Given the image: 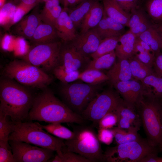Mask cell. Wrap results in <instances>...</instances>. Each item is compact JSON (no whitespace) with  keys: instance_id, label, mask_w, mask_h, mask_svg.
<instances>
[{"instance_id":"obj_1","label":"cell","mask_w":162,"mask_h":162,"mask_svg":"<svg viewBox=\"0 0 162 162\" xmlns=\"http://www.w3.org/2000/svg\"><path fill=\"white\" fill-rule=\"evenodd\" d=\"M28 117L31 120L49 123L82 124L84 118L58 99L50 90L44 89L35 96Z\"/></svg>"},{"instance_id":"obj_2","label":"cell","mask_w":162,"mask_h":162,"mask_svg":"<svg viewBox=\"0 0 162 162\" xmlns=\"http://www.w3.org/2000/svg\"><path fill=\"white\" fill-rule=\"evenodd\" d=\"M35 96L23 85L5 77L0 81V110L15 122L28 117Z\"/></svg>"},{"instance_id":"obj_3","label":"cell","mask_w":162,"mask_h":162,"mask_svg":"<svg viewBox=\"0 0 162 162\" xmlns=\"http://www.w3.org/2000/svg\"><path fill=\"white\" fill-rule=\"evenodd\" d=\"M135 107L147 139L152 145L162 151V108L160 99L146 91Z\"/></svg>"},{"instance_id":"obj_4","label":"cell","mask_w":162,"mask_h":162,"mask_svg":"<svg viewBox=\"0 0 162 162\" xmlns=\"http://www.w3.org/2000/svg\"><path fill=\"white\" fill-rule=\"evenodd\" d=\"M36 122H15L14 130L9 135V140L26 142L56 152L61 156L65 146L64 140L54 137L43 130Z\"/></svg>"},{"instance_id":"obj_5","label":"cell","mask_w":162,"mask_h":162,"mask_svg":"<svg viewBox=\"0 0 162 162\" xmlns=\"http://www.w3.org/2000/svg\"><path fill=\"white\" fill-rule=\"evenodd\" d=\"M6 77L25 86L45 88L52 83L49 74L22 59H15L7 64L3 70Z\"/></svg>"},{"instance_id":"obj_6","label":"cell","mask_w":162,"mask_h":162,"mask_svg":"<svg viewBox=\"0 0 162 162\" xmlns=\"http://www.w3.org/2000/svg\"><path fill=\"white\" fill-rule=\"evenodd\" d=\"M75 135L72 139L64 141V148L92 162L104 161L100 142L94 131L89 127L74 128Z\"/></svg>"},{"instance_id":"obj_7","label":"cell","mask_w":162,"mask_h":162,"mask_svg":"<svg viewBox=\"0 0 162 162\" xmlns=\"http://www.w3.org/2000/svg\"><path fill=\"white\" fill-rule=\"evenodd\" d=\"M74 82L62 83L59 93L64 103L74 112L81 115L90 102L99 93L100 86L83 82Z\"/></svg>"},{"instance_id":"obj_8","label":"cell","mask_w":162,"mask_h":162,"mask_svg":"<svg viewBox=\"0 0 162 162\" xmlns=\"http://www.w3.org/2000/svg\"><path fill=\"white\" fill-rule=\"evenodd\" d=\"M160 152L147 139L142 138L108 148L104 154V161L109 162H139L148 154Z\"/></svg>"},{"instance_id":"obj_9","label":"cell","mask_w":162,"mask_h":162,"mask_svg":"<svg viewBox=\"0 0 162 162\" xmlns=\"http://www.w3.org/2000/svg\"><path fill=\"white\" fill-rule=\"evenodd\" d=\"M62 42H52L34 45L22 60L48 74L59 64Z\"/></svg>"},{"instance_id":"obj_10","label":"cell","mask_w":162,"mask_h":162,"mask_svg":"<svg viewBox=\"0 0 162 162\" xmlns=\"http://www.w3.org/2000/svg\"><path fill=\"white\" fill-rule=\"evenodd\" d=\"M110 89L98 93L82 112L84 119L98 124L107 113L114 111L122 100L118 93Z\"/></svg>"},{"instance_id":"obj_11","label":"cell","mask_w":162,"mask_h":162,"mask_svg":"<svg viewBox=\"0 0 162 162\" xmlns=\"http://www.w3.org/2000/svg\"><path fill=\"white\" fill-rule=\"evenodd\" d=\"M15 162H46L54 157V151L30 144L9 140Z\"/></svg>"},{"instance_id":"obj_12","label":"cell","mask_w":162,"mask_h":162,"mask_svg":"<svg viewBox=\"0 0 162 162\" xmlns=\"http://www.w3.org/2000/svg\"><path fill=\"white\" fill-rule=\"evenodd\" d=\"M90 61L89 58L79 52L70 42H62L58 65L69 70L80 71L86 65L87 66Z\"/></svg>"},{"instance_id":"obj_13","label":"cell","mask_w":162,"mask_h":162,"mask_svg":"<svg viewBox=\"0 0 162 162\" xmlns=\"http://www.w3.org/2000/svg\"><path fill=\"white\" fill-rule=\"evenodd\" d=\"M112 85L126 103L134 106L146 91L141 81L134 79Z\"/></svg>"},{"instance_id":"obj_14","label":"cell","mask_w":162,"mask_h":162,"mask_svg":"<svg viewBox=\"0 0 162 162\" xmlns=\"http://www.w3.org/2000/svg\"><path fill=\"white\" fill-rule=\"evenodd\" d=\"M115 111L118 118L117 127L137 131L140 129L141 121L135 106L128 104L122 99Z\"/></svg>"},{"instance_id":"obj_15","label":"cell","mask_w":162,"mask_h":162,"mask_svg":"<svg viewBox=\"0 0 162 162\" xmlns=\"http://www.w3.org/2000/svg\"><path fill=\"white\" fill-rule=\"evenodd\" d=\"M102 39L95 28L83 33L76 34L70 43L81 54L86 57L95 52Z\"/></svg>"},{"instance_id":"obj_16","label":"cell","mask_w":162,"mask_h":162,"mask_svg":"<svg viewBox=\"0 0 162 162\" xmlns=\"http://www.w3.org/2000/svg\"><path fill=\"white\" fill-rule=\"evenodd\" d=\"M68 8H64L56 20L55 27L62 42L72 41L76 37V28L68 13Z\"/></svg>"},{"instance_id":"obj_17","label":"cell","mask_w":162,"mask_h":162,"mask_svg":"<svg viewBox=\"0 0 162 162\" xmlns=\"http://www.w3.org/2000/svg\"><path fill=\"white\" fill-rule=\"evenodd\" d=\"M42 22L40 13L34 11L25 16L14 24V30L21 37L30 40Z\"/></svg>"},{"instance_id":"obj_18","label":"cell","mask_w":162,"mask_h":162,"mask_svg":"<svg viewBox=\"0 0 162 162\" xmlns=\"http://www.w3.org/2000/svg\"><path fill=\"white\" fill-rule=\"evenodd\" d=\"M130 13L128 27L136 38L154 25L141 8L137 7L131 10Z\"/></svg>"},{"instance_id":"obj_19","label":"cell","mask_w":162,"mask_h":162,"mask_svg":"<svg viewBox=\"0 0 162 162\" xmlns=\"http://www.w3.org/2000/svg\"><path fill=\"white\" fill-rule=\"evenodd\" d=\"M125 26L107 16L104 13L103 17L95 28L102 39L112 37H120L125 32Z\"/></svg>"},{"instance_id":"obj_20","label":"cell","mask_w":162,"mask_h":162,"mask_svg":"<svg viewBox=\"0 0 162 162\" xmlns=\"http://www.w3.org/2000/svg\"><path fill=\"white\" fill-rule=\"evenodd\" d=\"M112 84L116 82L134 79L128 59H118L106 74Z\"/></svg>"},{"instance_id":"obj_21","label":"cell","mask_w":162,"mask_h":162,"mask_svg":"<svg viewBox=\"0 0 162 162\" xmlns=\"http://www.w3.org/2000/svg\"><path fill=\"white\" fill-rule=\"evenodd\" d=\"M136 37L129 30L119 38L115 52L118 59H129L135 55L134 45Z\"/></svg>"},{"instance_id":"obj_22","label":"cell","mask_w":162,"mask_h":162,"mask_svg":"<svg viewBox=\"0 0 162 162\" xmlns=\"http://www.w3.org/2000/svg\"><path fill=\"white\" fill-rule=\"evenodd\" d=\"M58 37L55 26L42 22L30 40L34 45L56 41Z\"/></svg>"},{"instance_id":"obj_23","label":"cell","mask_w":162,"mask_h":162,"mask_svg":"<svg viewBox=\"0 0 162 162\" xmlns=\"http://www.w3.org/2000/svg\"><path fill=\"white\" fill-rule=\"evenodd\" d=\"M104 14L103 4L97 0L82 21L80 27V33L96 27L102 19Z\"/></svg>"},{"instance_id":"obj_24","label":"cell","mask_w":162,"mask_h":162,"mask_svg":"<svg viewBox=\"0 0 162 162\" xmlns=\"http://www.w3.org/2000/svg\"><path fill=\"white\" fill-rule=\"evenodd\" d=\"M104 12L108 17L127 26L131 13L124 10L115 0H102Z\"/></svg>"},{"instance_id":"obj_25","label":"cell","mask_w":162,"mask_h":162,"mask_svg":"<svg viewBox=\"0 0 162 162\" xmlns=\"http://www.w3.org/2000/svg\"><path fill=\"white\" fill-rule=\"evenodd\" d=\"M96 0H85L72 8H68L69 15L76 28L80 27L83 19Z\"/></svg>"},{"instance_id":"obj_26","label":"cell","mask_w":162,"mask_h":162,"mask_svg":"<svg viewBox=\"0 0 162 162\" xmlns=\"http://www.w3.org/2000/svg\"><path fill=\"white\" fill-rule=\"evenodd\" d=\"M137 38L146 43L155 55L162 50V39L155 24Z\"/></svg>"},{"instance_id":"obj_27","label":"cell","mask_w":162,"mask_h":162,"mask_svg":"<svg viewBox=\"0 0 162 162\" xmlns=\"http://www.w3.org/2000/svg\"><path fill=\"white\" fill-rule=\"evenodd\" d=\"M128 59L131 73L134 79L141 81L154 72L152 68L141 62L134 56Z\"/></svg>"},{"instance_id":"obj_28","label":"cell","mask_w":162,"mask_h":162,"mask_svg":"<svg viewBox=\"0 0 162 162\" xmlns=\"http://www.w3.org/2000/svg\"><path fill=\"white\" fill-rule=\"evenodd\" d=\"M116 57L115 51H114L93 59L89 62L84 70L93 69L101 71L110 68L116 62Z\"/></svg>"},{"instance_id":"obj_29","label":"cell","mask_w":162,"mask_h":162,"mask_svg":"<svg viewBox=\"0 0 162 162\" xmlns=\"http://www.w3.org/2000/svg\"><path fill=\"white\" fill-rule=\"evenodd\" d=\"M147 91L156 98H162V77L154 72L141 81Z\"/></svg>"},{"instance_id":"obj_30","label":"cell","mask_w":162,"mask_h":162,"mask_svg":"<svg viewBox=\"0 0 162 162\" xmlns=\"http://www.w3.org/2000/svg\"><path fill=\"white\" fill-rule=\"evenodd\" d=\"M36 123L48 133L52 134L56 137L65 140L73 138L75 135L72 131L66 127L62 125L61 123H50L46 125H42L38 122Z\"/></svg>"},{"instance_id":"obj_31","label":"cell","mask_w":162,"mask_h":162,"mask_svg":"<svg viewBox=\"0 0 162 162\" xmlns=\"http://www.w3.org/2000/svg\"><path fill=\"white\" fill-rule=\"evenodd\" d=\"M78 80L90 84L98 85L109 80V78L100 70L91 69L80 72Z\"/></svg>"},{"instance_id":"obj_32","label":"cell","mask_w":162,"mask_h":162,"mask_svg":"<svg viewBox=\"0 0 162 162\" xmlns=\"http://www.w3.org/2000/svg\"><path fill=\"white\" fill-rule=\"evenodd\" d=\"M111 129L117 144L137 140L141 138L138 134V131L134 129H125L117 126Z\"/></svg>"},{"instance_id":"obj_33","label":"cell","mask_w":162,"mask_h":162,"mask_svg":"<svg viewBox=\"0 0 162 162\" xmlns=\"http://www.w3.org/2000/svg\"><path fill=\"white\" fill-rule=\"evenodd\" d=\"M145 8L148 16L155 24L162 22V0H147Z\"/></svg>"},{"instance_id":"obj_34","label":"cell","mask_w":162,"mask_h":162,"mask_svg":"<svg viewBox=\"0 0 162 162\" xmlns=\"http://www.w3.org/2000/svg\"><path fill=\"white\" fill-rule=\"evenodd\" d=\"M15 122L0 110V141L8 142L10 134L14 130Z\"/></svg>"},{"instance_id":"obj_35","label":"cell","mask_w":162,"mask_h":162,"mask_svg":"<svg viewBox=\"0 0 162 162\" xmlns=\"http://www.w3.org/2000/svg\"><path fill=\"white\" fill-rule=\"evenodd\" d=\"M120 37H112L102 39L96 52L91 57L94 59L115 51Z\"/></svg>"},{"instance_id":"obj_36","label":"cell","mask_w":162,"mask_h":162,"mask_svg":"<svg viewBox=\"0 0 162 162\" xmlns=\"http://www.w3.org/2000/svg\"><path fill=\"white\" fill-rule=\"evenodd\" d=\"M55 76L62 83H69L78 80L80 72L68 70L58 65L52 71Z\"/></svg>"},{"instance_id":"obj_37","label":"cell","mask_w":162,"mask_h":162,"mask_svg":"<svg viewBox=\"0 0 162 162\" xmlns=\"http://www.w3.org/2000/svg\"><path fill=\"white\" fill-rule=\"evenodd\" d=\"M61 156L58 154L51 160L52 162H92L89 159L74 152L68 151L64 146L62 150Z\"/></svg>"},{"instance_id":"obj_38","label":"cell","mask_w":162,"mask_h":162,"mask_svg":"<svg viewBox=\"0 0 162 162\" xmlns=\"http://www.w3.org/2000/svg\"><path fill=\"white\" fill-rule=\"evenodd\" d=\"M17 5L11 2L5 3L0 10V23L2 26L9 28L15 13Z\"/></svg>"},{"instance_id":"obj_39","label":"cell","mask_w":162,"mask_h":162,"mask_svg":"<svg viewBox=\"0 0 162 162\" xmlns=\"http://www.w3.org/2000/svg\"><path fill=\"white\" fill-rule=\"evenodd\" d=\"M60 5L42 10L40 15L42 22L55 26L56 21L62 11Z\"/></svg>"},{"instance_id":"obj_40","label":"cell","mask_w":162,"mask_h":162,"mask_svg":"<svg viewBox=\"0 0 162 162\" xmlns=\"http://www.w3.org/2000/svg\"><path fill=\"white\" fill-rule=\"evenodd\" d=\"M118 118L115 110L110 112L104 116L99 121V128L111 129L117 125Z\"/></svg>"},{"instance_id":"obj_41","label":"cell","mask_w":162,"mask_h":162,"mask_svg":"<svg viewBox=\"0 0 162 162\" xmlns=\"http://www.w3.org/2000/svg\"><path fill=\"white\" fill-rule=\"evenodd\" d=\"M0 162H15L8 141H0Z\"/></svg>"},{"instance_id":"obj_42","label":"cell","mask_w":162,"mask_h":162,"mask_svg":"<svg viewBox=\"0 0 162 162\" xmlns=\"http://www.w3.org/2000/svg\"><path fill=\"white\" fill-rule=\"evenodd\" d=\"M34 6L23 4H18L15 13L9 28L20 21Z\"/></svg>"},{"instance_id":"obj_43","label":"cell","mask_w":162,"mask_h":162,"mask_svg":"<svg viewBox=\"0 0 162 162\" xmlns=\"http://www.w3.org/2000/svg\"><path fill=\"white\" fill-rule=\"evenodd\" d=\"M100 141L107 145H110L112 142L114 135L111 129L99 128L97 134Z\"/></svg>"},{"instance_id":"obj_44","label":"cell","mask_w":162,"mask_h":162,"mask_svg":"<svg viewBox=\"0 0 162 162\" xmlns=\"http://www.w3.org/2000/svg\"><path fill=\"white\" fill-rule=\"evenodd\" d=\"M134 56L141 62L153 68L155 56L152 52L146 50L137 53Z\"/></svg>"},{"instance_id":"obj_45","label":"cell","mask_w":162,"mask_h":162,"mask_svg":"<svg viewBox=\"0 0 162 162\" xmlns=\"http://www.w3.org/2000/svg\"><path fill=\"white\" fill-rule=\"evenodd\" d=\"M125 11L130 13L131 10L137 7L139 0H115Z\"/></svg>"},{"instance_id":"obj_46","label":"cell","mask_w":162,"mask_h":162,"mask_svg":"<svg viewBox=\"0 0 162 162\" xmlns=\"http://www.w3.org/2000/svg\"><path fill=\"white\" fill-rule=\"evenodd\" d=\"M153 69L154 72L162 77V51L155 55Z\"/></svg>"},{"instance_id":"obj_47","label":"cell","mask_w":162,"mask_h":162,"mask_svg":"<svg viewBox=\"0 0 162 162\" xmlns=\"http://www.w3.org/2000/svg\"><path fill=\"white\" fill-rule=\"evenodd\" d=\"M14 43L16 51L18 49V52L20 54H23L24 56L29 51L26 49L27 44L24 38L20 37L15 39Z\"/></svg>"},{"instance_id":"obj_48","label":"cell","mask_w":162,"mask_h":162,"mask_svg":"<svg viewBox=\"0 0 162 162\" xmlns=\"http://www.w3.org/2000/svg\"><path fill=\"white\" fill-rule=\"evenodd\" d=\"M15 40L13 37L9 34L5 35L2 41V47L4 50H9L10 48V46H13Z\"/></svg>"},{"instance_id":"obj_49","label":"cell","mask_w":162,"mask_h":162,"mask_svg":"<svg viewBox=\"0 0 162 162\" xmlns=\"http://www.w3.org/2000/svg\"><path fill=\"white\" fill-rule=\"evenodd\" d=\"M158 153L149 154L141 159L139 162H162V157L158 156Z\"/></svg>"},{"instance_id":"obj_50","label":"cell","mask_w":162,"mask_h":162,"mask_svg":"<svg viewBox=\"0 0 162 162\" xmlns=\"http://www.w3.org/2000/svg\"><path fill=\"white\" fill-rule=\"evenodd\" d=\"M85 0H62L64 6V8H69L72 7Z\"/></svg>"},{"instance_id":"obj_51","label":"cell","mask_w":162,"mask_h":162,"mask_svg":"<svg viewBox=\"0 0 162 162\" xmlns=\"http://www.w3.org/2000/svg\"><path fill=\"white\" fill-rule=\"evenodd\" d=\"M18 4H23L28 5L35 6L39 0H15Z\"/></svg>"},{"instance_id":"obj_52","label":"cell","mask_w":162,"mask_h":162,"mask_svg":"<svg viewBox=\"0 0 162 162\" xmlns=\"http://www.w3.org/2000/svg\"><path fill=\"white\" fill-rule=\"evenodd\" d=\"M155 25L162 39V22L158 24Z\"/></svg>"},{"instance_id":"obj_53","label":"cell","mask_w":162,"mask_h":162,"mask_svg":"<svg viewBox=\"0 0 162 162\" xmlns=\"http://www.w3.org/2000/svg\"><path fill=\"white\" fill-rule=\"evenodd\" d=\"M6 0H0V8L5 3Z\"/></svg>"},{"instance_id":"obj_54","label":"cell","mask_w":162,"mask_h":162,"mask_svg":"<svg viewBox=\"0 0 162 162\" xmlns=\"http://www.w3.org/2000/svg\"><path fill=\"white\" fill-rule=\"evenodd\" d=\"M48 0H39V1H41L42 2H47V1Z\"/></svg>"},{"instance_id":"obj_55","label":"cell","mask_w":162,"mask_h":162,"mask_svg":"<svg viewBox=\"0 0 162 162\" xmlns=\"http://www.w3.org/2000/svg\"><path fill=\"white\" fill-rule=\"evenodd\" d=\"M160 99V103H161V106H162V98Z\"/></svg>"}]
</instances>
